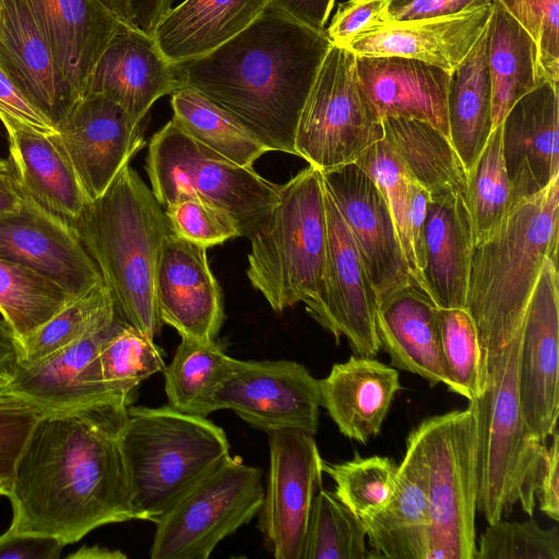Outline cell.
I'll use <instances>...</instances> for the list:
<instances>
[{
  "label": "cell",
  "mask_w": 559,
  "mask_h": 559,
  "mask_svg": "<svg viewBox=\"0 0 559 559\" xmlns=\"http://www.w3.org/2000/svg\"><path fill=\"white\" fill-rule=\"evenodd\" d=\"M130 404L116 399L39 416L7 496L8 532L67 546L99 526L135 520L121 447Z\"/></svg>",
  "instance_id": "1"
},
{
  "label": "cell",
  "mask_w": 559,
  "mask_h": 559,
  "mask_svg": "<svg viewBox=\"0 0 559 559\" xmlns=\"http://www.w3.org/2000/svg\"><path fill=\"white\" fill-rule=\"evenodd\" d=\"M332 43L269 4L238 35L192 61L176 64L187 86L228 112L270 151L296 156L300 111Z\"/></svg>",
  "instance_id": "2"
},
{
  "label": "cell",
  "mask_w": 559,
  "mask_h": 559,
  "mask_svg": "<svg viewBox=\"0 0 559 559\" xmlns=\"http://www.w3.org/2000/svg\"><path fill=\"white\" fill-rule=\"evenodd\" d=\"M559 176L513 202L499 227L474 243L465 309L477 329L485 372L520 333L547 258L557 262Z\"/></svg>",
  "instance_id": "3"
},
{
  "label": "cell",
  "mask_w": 559,
  "mask_h": 559,
  "mask_svg": "<svg viewBox=\"0 0 559 559\" xmlns=\"http://www.w3.org/2000/svg\"><path fill=\"white\" fill-rule=\"evenodd\" d=\"M71 226L98 266L118 319L148 337L158 335L155 276L171 230L152 189L128 163Z\"/></svg>",
  "instance_id": "4"
},
{
  "label": "cell",
  "mask_w": 559,
  "mask_h": 559,
  "mask_svg": "<svg viewBox=\"0 0 559 559\" xmlns=\"http://www.w3.org/2000/svg\"><path fill=\"white\" fill-rule=\"evenodd\" d=\"M249 239L247 276L251 285L276 312L304 302L326 330V215L321 171L309 165L281 185L277 202Z\"/></svg>",
  "instance_id": "5"
},
{
  "label": "cell",
  "mask_w": 559,
  "mask_h": 559,
  "mask_svg": "<svg viewBox=\"0 0 559 559\" xmlns=\"http://www.w3.org/2000/svg\"><path fill=\"white\" fill-rule=\"evenodd\" d=\"M121 447L135 520L154 524L230 449L221 427L169 405L129 406Z\"/></svg>",
  "instance_id": "6"
},
{
  "label": "cell",
  "mask_w": 559,
  "mask_h": 559,
  "mask_svg": "<svg viewBox=\"0 0 559 559\" xmlns=\"http://www.w3.org/2000/svg\"><path fill=\"white\" fill-rule=\"evenodd\" d=\"M522 330L485 372L477 413V510L488 524L520 503L530 516L545 465L544 442L527 428L520 405L518 369Z\"/></svg>",
  "instance_id": "7"
},
{
  "label": "cell",
  "mask_w": 559,
  "mask_h": 559,
  "mask_svg": "<svg viewBox=\"0 0 559 559\" xmlns=\"http://www.w3.org/2000/svg\"><path fill=\"white\" fill-rule=\"evenodd\" d=\"M477 452L473 401L424 419L406 438L404 459L420 476L429 501V559L476 557Z\"/></svg>",
  "instance_id": "8"
},
{
  "label": "cell",
  "mask_w": 559,
  "mask_h": 559,
  "mask_svg": "<svg viewBox=\"0 0 559 559\" xmlns=\"http://www.w3.org/2000/svg\"><path fill=\"white\" fill-rule=\"evenodd\" d=\"M151 189L165 207L195 197L226 211L239 235L250 238L278 200L281 185L201 145L173 120L151 139L146 156Z\"/></svg>",
  "instance_id": "9"
},
{
  "label": "cell",
  "mask_w": 559,
  "mask_h": 559,
  "mask_svg": "<svg viewBox=\"0 0 559 559\" xmlns=\"http://www.w3.org/2000/svg\"><path fill=\"white\" fill-rule=\"evenodd\" d=\"M381 139L382 120L361 87L356 55L331 45L298 118L296 156L325 171L355 163Z\"/></svg>",
  "instance_id": "10"
},
{
  "label": "cell",
  "mask_w": 559,
  "mask_h": 559,
  "mask_svg": "<svg viewBox=\"0 0 559 559\" xmlns=\"http://www.w3.org/2000/svg\"><path fill=\"white\" fill-rule=\"evenodd\" d=\"M262 471L230 454L193 484L155 523L152 559H206L248 523L264 498Z\"/></svg>",
  "instance_id": "11"
},
{
  "label": "cell",
  "mask_w": 559,
  "mask_h": 559,
  "mask_svg": "<svg viewBox=\"0 0 559 559\" xmlns=\"http://www.w3.org/2000/svg\"><path fill=\"white\" fill-rule=\"evenodd\" d=\"M314 436L294 429L269 432L270 468L259 526L276 559H302L312 502L322 488V457Z\"/></svg>",
  "instance_id": "12"
},
{
  "label": "cell",
  "mask_w": 559,
  "mask_h": 559,
  "mask_svg": "<svg viewBox=\"0 0 559 559\" xmlns=\"http://www.w3.org/2000/svg\"><path fill=\"white\" fill-rule=\"evenodd\" d=\"M218 409H231L252 427L272 432L294 429L314 436L321 407L319 380L293 360H235L214 395Z\"/></svg>",
  "instance_id": "13"
},
{
  "label": "cell",
  "mask_w": 559,
  "mask_h": 559,
  "mask_svg": "<svg viewBox=\"0 0 559 559\" xmlns=\"http://www.w3.org/2000/svg\"><path fill=\"white\" fill-rule=\"evenodd\" d=\"M321 175L357 247L378 304L415 283L390 209L374 180L356 163L321 171Z\"/></svg>",
  "instance_id": "14"
},
{
  "label": "cell",
  "mask_w": 559,
  "mask_h": 559,
  "mask_svg": "<svg viewBox=\"0 0 559 559\" xmlns=\"http://www.w3.org/2000/svg\"><path fill=\"white\" fill-rule=\"evenodd\" d=\"M557 262L547 258L522 326L518 390L531 433L540 442L558 429L559 288Z\"/></svg>",
  "instance_id": "15"
},
{
  "label": "cell",
  "mask_w": 559,
  "mask_h": 559,
  "mask_svg": "<svg viewBox=\"0 0 559 559\" xmlns=\"http://www.w3.org/2000/svg\"><path fill=\"white\" fill-rule=\"evenodd\" d=\"M21 191V209L0 217V258L57 284L72 299L103 283L73 227Z\"/></svg>",
  "instance_id": "16"
},
{
  "label": "cell",
  "mask_w": 559,
  "mask_h": 559,
  "mask_svg": "<svg viewBox=\"0 0 559 559\" xmlns=\"http://www.w3.org/2000/svg\"><path fill=\"white\" fill-rule=\"evenodd\" d=\"M56 129L51 136L72 164L88 201L103 194L145 144L140 126L99 94H85Z\"/></svg>",
  "instance_id": "17"
},
{
  "label": "cell",
  "mask_w": 559,
  "mask_h": 559,
  "mask_svg": "<svg viewBox=\"0 0 559 559\" xmlns=\"http://www.w3.org/2000/svg\"><path fill=\"white\" fill-rule=\"evenodd\" d=\"M117 321L118 317L98 325L39 361L19 362L11 380L0 388V394L24 402L40 416L127 400L105 385L98 359L100 346Z\"/></svg>",
  "instance_id": "18"
},
{
  "label": "cell",
  "mask_w": 559,
  "mask_h": 559,
  "mask_svg": "<svg viewBox=\"0 0 559 559\" xmlns=\"http://www.w3.org/2000/svg\"><path fill=\"white\" fill-rule=\"evenodd\" d=\"M155 299L160 322L181 338H216L224 320L223 298L205 247L173 231L166 236L156 269Z\"/></svg>",
  "instance_id": "19"
},
{
  "label": "cell",
  "mask_w": 559,
  "mask_h": 559,
  "mask_svg": "<svg viewBox=\"0 0 559 559\" xmlns=\"http://www.w3.org/2000/svg\"><path fill=\"white\" fill-rule=\"evenodd\" d=\"M324 204L326 331L336 342L345 336L356 356L376 357L380 350L376 293L353 237L325 188Z\"/></svg>",
  "instance_id": "20"
},
{
  "label": "cell",
  "mask_w": 559,
  "mask_h": 559,
  "mask_svg": "<svg viewBox=\"0 0 559 559\" xmlns=\"http://www.w3.org/2000/svg\"><path fill=\"white\" fill-rule=\"evenodd\" d=\"M491 3L447 16L378 21L344 48L356 56L420 60L452 73L486 31Z\"/></svg>",
  "instance_id": "21"
},
{
  "label": "cell",
  "mask_w": 559,
  "mask_h": 559,
  "mask_svg": "<svg viewBox=\"0 0 559 559\" xmlns=\"http://www.w3.org/2000/svg\"><path fill=\"white\" fill-rule=\"evenodd\" d=\"M558 136V83L545 80L501 122L502 156L514 201L536 194L559 176Z\"/></svg>",
  "instance_id": "22"
},
{
  "label": "cell",
  "mask_w": 559,
  "mask_h": 559,
  "mask_svg": "<svg viewBox=\"0 0 559 559\" xmlns=\"http://www.w3.org/2000/svg\"><path fill=\"white\" fill-rule=\"evenodd\" d=\"M179 87L177 66L160 53L153 37L120 23L88 78L85 94L114 100L140 126L158 98Z\"/></svg>",
  "instance_id": "23"
},
{
  "label": "cell",
  "mask_w": 559,
  "mask_h": 559,
  "mask_svg": "<svg viewBox=\"0 0 559 559\" xmlns=\"http://www.w3.org/2000/svg\"><path fill=\"white\" fill-rule=\"evenodd\" d=\"M356 69L361 87L381 120L385 117L424 120L450 140V72L395 56H356Z\"/></svg>",
  "instance_id": "24"
},
{
  "label": "cell",
  "mask_w": 559,
  "mask_h": 559,
  "mask_svg": "<svg viewBox=\"0 0 559 559\" xmlns=\"http://www.w3.org/2000/svg\"><path fill=\"white\" fill-rule=\"evenodd\" d=\"M0 66L55 127L75 104L26 0H1Z\"/></svg>",
  "instance_id": "25"
},
{
  "label": "cell",
  "mask_w": 559,
  "mask_h": 559,
  "mask_svg": "<svg viewBox=\"0 0 559 559\" xmlns=\"http://www.w3.org/2000/svg\"><path fill=\"white\" fill-rule=\"evenodd\" d=\"M76 103L120 22L95 0H26Z\"/></svg>",
  "instance_id": "26"
},
{
  "label": "cell",
  "mask_w": 559,
  "mask_h": 559,
  "mask_svg": "<svg viewBox=\"0 0 559 559\" xmlns=\"http://www.w3.org/2000/svg\"><path fill=\"white\" fill-rule=\"evenodd\" d=\"M474 247L466 198L430 195L425 226L424 292L438 308H465Z\"/></svg>",
  "instance_id": "27"
},
{
  "label": "cell",
  "mask_w": 559,
  "mask_h": 559,
  "mask_svg": "<svg viewBox=\"0 0 559 559\" xmlns=\"http://www.w3.org/2000/svg\"><path fill=\"white\" fill-rule=\"evenodd\" d=\"M321 406L340 432L362 444L379 435L401 390L397 370L374 357L350 356L319 380Z\"/></svg>",
  "instance_id": "28"
},
{
  "label": "cell",
  "mask_w": 559,
  "mask_h": 559,
  "mask_svg": "<svg viewBox=\"0 0 559 559\" xmlns=\"http://www.w3.org/2000/svg\"><path fill=\"white\" fill-rule=\"evenodd\" d=\"M376 331L391 366L425 379L431 386L447 384L438 307L415 283L378 304Z\"/></svg>",
  "instance_id": "29"
},
{
  "label": "cell",
  "mask_w": 559,
  "mask_h": 559,
  "mask_svg": "<svg viewBox=\"0 0 559 559\" xmlns=\"http://www.w3.org/2000/svg\"><path fill=\"white\" fill-rule=\"evenodd\" d=\"M8 133L10 163L20 188L71 225L88 199L67 155L51 135L0 120Z\"/></svg>",
  "instance_id": "30"
},
{
  "label": "cell",
  "mask_w": 559,
  "mask_h": 559,
  "mask_svg": "<svg viewBox=\"0 0 559 559\" xmlns=\"http://www.w3.org/2000/svg\"><path fill=\"white\" fill-rule=\"evenodd\" d=\"M270 0H185L157 23L153 39L173 64L203 57L254 22Z\"/></svg>",
  "instance_id": "31"
},
{
  "label": "cell",
  "mask_w": 559,
  "mask_h": 559,
  "mask_svg": "<svg viewBox=\"0 0 559 559\" xmlns=\"http://www.w3.org/2000/svg\"><path fill=\"white\" fill-rule=\"evenodd\" d=\"M361 522L372 548L370 558L429 559V501L420 476L406 459L397 467L390 503Z\"/></svg>",
  "instance_id": "32"
},
{
  "label": "cell",
  "mask_w": 559,
  "mask_h": 559,
  "mask_svg": "<svg viewBox=\"0 0 559 559\" xmlns=\"http://www.w3.org/2000/svg\"><path fill=\"white\" fill-rule=\"evenodd\" d=\"M448 121L450 142L467 174L492 131L486 31L451 73Z\"/></svg>",
  "instance_id": "33"
},
{
  "label": "cell",
  "mask_w": 559,
  "mask_h": 559,
  "mask_svg": "<svg viewBox=\"0 0 559 559\" xmlns=\"http://www.w3.org/2000/svg\"><path fill=\"white\" fill-rule=\"evenodd\" d=\"M486 34L493 130L510 108L545 79L532 37L493 0Z\"/></svg>",
  "instance_id": "34"
},
{
  "label": "cell",
  "mask_w": 559,
  "mask_h": 559,
  "mask_svg": "<svg viewBox=\"0 0 559 559\" xmlns=\"http://www.w3.org/2000/svg\"><path fill=\"white\" fill-rule=\"evenodd\" d=\"M383 139L409 178L430 195L459 192L466 198L467 174L450 140L427 121L385 117Z\"/></svg>",
  "instance_id": "35"
},
{
  "label": "cell",
  "mask_w": 559,
  "mask_h": 559,
  "mask_svg": "<svg viewBox=\"0 0 559 559\" xmlns=\"http://www.w3.org/2000/svg\"><path fill=\"white\" fill-rule=\"evenodd\" d=\"M235 360L215 340L181 338L170 365L164 369L168 405L202 417L217 411L214 395L231 374Z\"/></svg>",
  "instance_id": "36"
},
{
  "label": "cell",
  "mask_w": 559,
  "mask_h": 559,
  "mask_svg": "<svg viewBox=\"0 0 559 559\" xmlns=\"http://www.w3.org/2000/svg\"><path fill=\"white\" fill-rule=\"evenodd\" d=\"M173 121L190 138L237 165L252 167L271 152L228 112L194 90L181 86L171 94Z\"/></svg>",
  "instance_id": "37"
},
{
  "label": "cell",
  "mask_w": 559,
  "mask_h": 559,
  "mask_svg": "<svg viewBox=\"0 0 559 559\" xmlns=\"http://www.w3.org/2000/svg\"><path fill=\"white\" fill-rule=\"evenodd\" d=\"M72 300L57 284L0 258V314L21 344Z\"/></svg>",
  "instance_id": "38"
},
{
  "label": "cell",
  "mask_w": 559,
  "mask_h": 559,
  "mask_svg": "<svg viewBox=\"0 0 559 559\" xmlns=\"http://www.w3.org/2000/svg\"><path fill=\"white\" fill-rule=\"evenodd\" d=\"M514 202L501 145V124L496 127L467 171L466 203L474 243L487 239L499 227Z\"/></svg>",
  "instance_id": "39"
},
{
  "label": "cell",
  "mask_w": 559,
  "mask_h": 559,
  "mask_svg": "<svg viewBox=\"0 0 559 559\" xmlns=\"http://www.w3.org/2000/svg\"><path fill=\"white\" fill-rule=\"evenodd\" d=\"M98 359L108 390L131 402L139 384L166 367L163 349L154 338L119 319L103 342Z\"/></svg>",
  "instance_id": "40"
},
{
  "label": "cell",
  "mask_w": 559,
  "mask_h": 559,
  "mask_svg": "<svg viewBox=\"0 0 559 559\" xmlns=\"http://www.w3.org/2000/svg\"><path fill=\"white\" fill-rule=\"evenodd\" d=\"M367 535L361 520L334 492L321 488L314 496L302 559H366Z\"/></svg>",
  "instance_id": "41"
},
{
  "label": "cell",
  "mask_w": 559,
  "mask_h": 559,
  "mask_svg": "<svg viewBox=\"0 0 559 559\" xmlns=\"http://www.w3.org/2000/svg\"><path fill=\"white\" fill-rule=\"evenodd\" d=\"M116 317L110 293L104 282L99 283L29 335L21 344L20 362L39 361Z\"/></svg>",
  "instance_id": "42"
},
{
  "label": "cell",
  "mask_w": 559,
  "mask_h": 559,
  "mask_svg": "<svg viewBox=\"0 0 559 559\" xmlns=\"http://www.w3.org/2000/svg\"><path fill=\"white\" fill-rule=\"evenodd\" d=\"M399 465L388 456L358 453L341 463L322 461V471L335 484L336 498L360 520L381 512L396 489Z\"/></svg>",
  "instance_id": "43"
},
{
  "label": "cell",
  "mask_w": 559,
  "mask_h": 559,
  "mask_svg": "<svg viewBox=\"0 0 559 559\" xmlns=\"http://www.w3.org/2000/svg\"><path fill=\"white\" fill-rule=\"evenodd\" d=\"M447 386L468 401L484 390V357L474 320L465 308H438Z\"/></svg>",
  "instance_id": "44"
},
{
  "label": "cell",
  "mask_w": 559,
  "mask_h": 559,
  "mask_svg": "<svg viewBox=\"0 0 559 559\" xmlns=\"http://www.w3.org/2000/svg\"><path fill=\"white\" fill-rule=\"evenodd\" d=\"M355 163L380 188L393 217L412 278L420 288L421 281L415 262L408 222L409 176L384 139L372 144Z\"/></svg>",
  "instance_id": "45"
},
{
  "label": "cell",
  "mask_w": 559,
  "mask_h": 559,
  "mask_svg": "<svg viewBox=\"0 0 559 559\" xmlns=\"http://www.w3.org/2000/svg\"><path fill=\"white\" fill-rule=\"evenodd\" d=\"M475 559H559L557 526L542 527L534 519L488 524Z\"/></svg>",
  "instance_id": "46"
},
{
  "label": "cell",
  "mask_w": 559,
  "mask_h": 559,
  "mask_svg": "<svg viewBox=\"0 0 559 559\" xmlns=\"http://www.w3.org/2000/svg\"><path fill=\"white\" fill-rule=\"evenodd\" d=\"M532 37L545 80L559 83V0H493Z\"/></svg>",
  "instance_id": "47"
},
{
  "label": "cell",
  "mask_w": 559,
  "mask_h": 559,
  "mask_svg": "<svg viewBox=\"0 0 559 559\" xmlns=\"http://www.w3.org/2000/svg\"><path fill=\"white\" fill-rule=\"evenodd\" d=\"M165 215L175 235L206 249L240 236L226 211L195 197H183L165 206Z\"/></svg>",
  "instance_id": "48"
},
{
  "label": "cell",
  "mask_w": 559,
  "mask_h": 559,
  "mask_svg": "<svg viewBox=\"0 0 559 559\" xmlns=\"http://www.w3.org/2000/svg\"><path fill=\"white\" fill-rule=\"evenodd\" d=\"M29 405L0 394V496H8L16 463L39 418Z\"/></svg>",
  "instance_id": "49"
},
{
  "label": "cell",
  "mask_w": 559,
  "mask_h": 559,
  "mask_svg": "<svg viewBox=\"0 0 559 559\" xmlns=\"http://www.w3.org/2000/svg\"><path fill=\"white\" fill-rule=\"evenodd\" d=\"M388 0H346L337 5L325 33L332 43L345 47L365 27L381 21Z\"/></svg>",
  "instance_id": "50"
},
{
  "label": "cell",
  "mask_w": 559,
  "mask_h": 559,
  "mask_svg": "<svg viewBox=\"0 0 559 559\" xmlns=\"http://www.w3.org/2000/svg\"><path fill=\"white\" fill-rule=\"evenodd\" d=\"M3 119L46 135L58 133L55 124L23 95L0 66V120Z\"/></svg>",
  "instance_id": "51"
},
{
  "label": "cell",
  "mask_w": 559,
  "mask_h": 559,
  "mask_svg": "<svg viewBox=\"0 0 559 559\" xmlns=\"http://www.w3.org/2000/svg\"><path fill=\"white\" fill-rule=\"evenodd\" d=\"M491 2L492 0H412L402 5L388 7L382 20L407 21L447 16Z\"/></svg>",
  "instance_id": "52"
},
{
  "label": "cell",
  "mask_w": 559,
  "mask_h": 559,
  "mask_svg": "<svg viewBox=\"0 0 559 559\" xmlns=\"http://www.w3.org/2000/svg\"><path fill=\"white\" fill-rule=\"evenodd\" d=\"M63 547L59 540L49 536L8 531L0 535V559H57Z\"/></svg>",
  "instance_id": "53"
},
{
  "label": "cell",
  "mask_w": 559,
  "mask_h": 559,
  "mask_svg": "<svg viewBox=\"0 0 559 559\" xmlns=\"http://www.w3.org/2000/svg\"><path fill=\"white\" fill-rule=\"evenodd\" d=\"M552 441L545 449V465L536 491L540 511L554 521L559 520V435L556 429Z\"/></svg>",
  "instance_id": "54"
},
{
  "label": "cell",
  "mask_w": 559,
  "mask_h": 559,
  "mask_svg": "<svg viewBox=\"0 0 559 559\" xmlns=\"http://www.w3.org/2000/svg\"><path fill=\"white\" fill-rule=\"evenodd\" d=\"M430 201V193L414 182L409 181V231L413 252L415 257L416 266L421 281V290H424L423 269L425 264L424 248H425V226L427 210Z\"/></svg>",
  "instance_id": "55"
},
{
  "label": "cell",
  "mask_w": 559,
  "mask_h": 559,
  "mask_svg": "<svg viewBox=\"0 0 559 559\" xmlns=\"http://www.w3.org/2000/svg\"><path fill=\"white\" fill-rule=\"evenodd\" d=\"M335 0H270L286 15L317 29L324 31Z\"/></svg>",
  "instance_id": "56"
},
{
  "label": "cell",
  "mask_w": 559,
  "mask_h": 559,
  "mask_svg": "<svg viewBox=\"0 0 559 559\" xmlns=\"http://www.w3.org/2000/svg\"><path fill=\"white\" fill-rule=\"evenodd\" d=\"M173 0H131V24L151 36L157 23L171 9Z\"/></svg>",
  "instance_id": "57"
},
{
  "label": "cell",
  "mask_w": 559,
  "mask_h": 559,
  "mask_svg": "<svg viewBox=\"0 0 559 559\" xmlns=\"http://www.w3.org/2000/svg\"><path fill=\"white\" fill-rule=\"evenodd\" d=\"M22 346L11 325L0 318V388L7 384L21 360Z\"/></svg>",
  "instance_id": "58"
},
{
  "label": "cell",
  "mask_w": 559,
  "mask_h": 559,
  "mask_svg": "<svg viewBox=\"0 0 559 559\" xmlns=\"http://www.w3.org/2000/svg\"><path fill=\"white\" fill-rule=\"evenodd\" d=\"M23 202L22 191L9 158L0 157V217L17 212Z\"/></svg>",
  "instance_id": "59"
},
{
  "label": "cell",
  "mask_w": 559,
  "mask_h": 559,
  "mask_svg": "<svg viewBox=\"0 0 559 559\" xmlns=\"http://www.w3.org/2000/svg\"><path fill=\"white\" fill-rule=\"evenodd\" d=\"M126 557L127 556L122 554L120 550H112L100 547L98 545L83 546L75 552L68 556V558L78 559H121Z\"/></svg>",
  "instance_id": "60"
},
{
  "label": "cell",
  "mask_w": 559,
  "mask_h": 559,
  "mask_svg": "<svg viewBox=\"0 0 559 559\" xmlns=\"http://www.w3.org/2000/svg\"><path fill=\"white\" fill-rule=\"evenodd\" d=\"M120 23L131 26V0H95Z\"/></svg>",
  "instance_id": "61"
},
{
  "label": "cell",
  "mask_w": 559,
  "mask_h": 559,
  "mask_svg": "<svg viewBox=\"0 0 559 559\" xmlns=\"http://www.w3.org/2000/svg\"><path fill=\"white\" fill-rule=\"evenodd\" d=\"M409 1H412V0H388V2H389L388 7L402 5Z\"/></svg>",
  "instance_id": "62"
},
{
  "label": "cell",
  "mask_w": 559,
  "mask_h": 559,
  "mask_svg": "<svg viewBox=\"0 0 559 559\" xmlns=\"http://www.w3.org/2000/svg\"><path fill=\"white\" fill-rule=\"evenodd\" d=\"M0 23H1V0H0Z\"/></svg>",
  "instance_id": "63"
}]
</instances>
